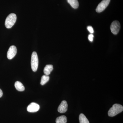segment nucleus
Here are the masks:
<instances>
[{
  "mask_svg": "<svg viewBox=\"0 0 123 123\" xmlns=\"http://www.w3.org/2000/svg\"><path fill=\"white\" fill-rule=\"evenodd\" d=\"M123 107L122 105L118 104H115L112 107L110 108L108 114L110 117H114L123 111Z\"/></svg>",
  "mask_w": 123,
  "mask_h": 123,
  "instance_id": "nucleus-1",
  "label": "nucleus"
},
{
  "mask_svg": "<svg viewBox=\"0 0 123 123\" xmlns=\"http://www.w3.org/2000/svg\"><path fill=\"white\" fill-rule=\"evenodd\" d=\"M17 20V16L15 14H10L6 18L5 22V26L7 29L11 28L15 24Z\"/></svg>",
  "mask_w": 123,
  "mask_h": 123,
  "instance_id": "nucleus-2",
  "label": "nucleus"
},
{
  "mask_svg": "<svg viewBox=\"0 0 123 123\" xmlns=\"http://www.w3.org/2000/svg\"><path fill=\"white\" fill-rule=\"evenodd\" d=\"M38 64L39 60L37 54L36 52H33L31 55V66L33 71L35 72L37 70Z\"/></svg>",
  "mask_w": 123,
  "mask_h": 123,
  "instance_id": "nucleus-3",
  "label": "nucleus"
},
{
  "mask_svg": "<svg viewBox=\"0 0 123 123\" xmlns=\"http://www.w3.org/2000/svg\"><path fill=\"white\" fill-rule=\"evenodd\" d=\"M111 0H103L98 4L96 8V12L101 13L107 7Z\"/></svg>",
  "mask_w": 123,
  "mask_h": 123,
  "instance_id": "nucleus-4",
  "label": "nucleus"
},
{
  "mask_svg": "<svg viewBox=\"0 0 123 123\" xmlns=\"http://www.w3.org/2000/svg\"><path fill=\"white\" fill-rule=\"evenodd\" d=\"M120 28V23L117 21L113 22L110 27L111 32L115 35L117 34L118 33Z\"/></svg>",
  "mask_w": 123,
  "mask_h": 123,
  "instance_id": "nucleus-5",
  "label": "nucleus"
},
{
  "mask_svg": "<svg viewBox=\"0 0 123 123\" xmlns=\"http://www.w3.org/2000/svg\"><path fill=\"white\" fill-rule=\"evenodd\" d=\"M17 53V49L16 47L14 46H10L7 52V57L9 59H12L15 56Z\"/></svg>",
  "mask_w": 123,
  "mask_h": 123,
  "instance_id": "nucleus-6",
  "label": "nucleus"
},
{
  "mask_svg": "<svg viewBox=\"0 0 123 123\" xmlns=\"http://www.w3.org/2000/svg\"><path fill=\"white\" fill-rule=\"evenodd\" d=\"M40 106L38 104L35 103H31L28 106L27 111L30 112H37L39 110Z\"/></svg>",
  "mask_w": 123,
  "mask_h": 123,
  "instance_id": "nucleus-7",
  "label": "nucleus"
},
{
  "mask_svg": "<svg viewBox=\"0 0 123 123\" xmlns=\"http://www.w3.org/2000/svg\"><path fill=\"white\" fill-rule=\"evenodd\" d=\"M68 103L66 101H62L58 107V112L61 113H65L68 110Z\"/></svg>",
  "mask_w": 123,
  "mask_h": 123,
  "instance_id": "nucleus-8",
  "label": "nucleus"
},
{
  "mask_svg": "<svg viewBox=\"0 0 123 123\" xmlns=\"http://www.w3.org/2000/svg\"><path fill=\"white\" fill-rule=\"evenodd\" d=\"M53 69V66L52 65H47L45 66L44 69V73L45 75H50L51 72Z\"/></svg>",
  "mask_w": 123,
  "mask_h": 123,
  "instance_id": "nucleus-9",
  "label": "nucleus"
},
{
  "mask_svg": "<svg viewBox=\"0 0 123 123\" xmlns=\"http://www.w3.org/2000/svg\"><path fill=\"white\" fill-rule=\"evenodd\" d=\"M15 86L16 89L18 91H24L25 90L24 86L20 82L16 81L15 83Z\"/></svg>",
  "mask_w": 123,
  "mask_h": 123,
  "instance_id": "nucleus-10",
  "label": "nucleus"
},
{
  "mask_svg": "<svg viewBox=\"0 0 123 123\" xmlns=\"http://www.w3.org/2000/svg\"><path fill=\"white\" fill-rule=\"evenodd\" d=\"M68 3L74 9H77L79 7V3L77 0H67Z\"/></svg>",
  "mask_w": 123,
  "mask_h": 123,
  "instance_id": "nucleus-11",
  "label": "nucleus"
},
{
  "mask_svg": "<svg viewBox=\"0 0 123 123\" xmlns=\"http://www.w3.org/2000/svg\"><path fill=\"white\" fill-rule=\"evenodd\" d=\"M67 121V118L64 115L59 117L56 120V123H66Z\"/></svg>",
  "mask_w": 123,
  "mask_h": 123,
  "instance_id": "nucleus-12",
  "label": "nucleus"
},
{
  "mask_svg": "<svg viewBox=\"0 0 123 123\" xmlns=\"http://www.w3.org/2000/svg\"><path fill=\"white\" fill-rule=\"evenodd\" d=\"M79 121L80 123H90L88 119L83 114L79 115Z\"/></svg>",
  "mask_w": 123,
  "mask_h": 123,
  "instance_id": "nucleus-13",
  "label": "nucleus"
},
{
  "mask_svg": "<svg viewBox=\"0 0 123 123\" xmlns=\"http://www.w3.org/2000/svg\"><path fill=\"white\" fill-rule=\"evenodd\" d=\"M50 79V77L48 75H44L42 76L41 78L40 84L42 85H45L49 81Z\"/></svg>",
  "mask_w": 123,
  "mask_h": 123,
  "instance_id": "nucleus-14",
  "label": "nucleus"
},
{
  "mask_svg": "<svg viewBox=\"0 0 123 123\" xmlns=\"http://www.w3.org/2000/svg\"><path fill=\"white\" fill-rule=\"evenodd\" d=\"M87 29H88V31H89L90 33H91V34H93L94 32L93 29V27L92 26H88L87 27Z\"/></svg>",
  "mask_w": 123,
  "mask_h": 123,
  "instance_id": "nucleus-15",
  "label": "nucleus"
},
{
  "mask_svg": "<svg viewBox=\"0 0 123 123\" xmlns=\"http://www.w3.org/2000/svg\"><path fill=\"white\" fill-rule=\"evenodd\" d=\"M94 35L92 34H90L88 36V39L90 42H92L93 40Z\"/></svg>",
  "mask_w": 123,
  "mask_h": 123,
  "instance_id": "nucleus-16",
  "label": "nucleus"
},
{
  "mask_svg": "<svg viewBox=\"0 0 123 123\" xmlns=\"http://www.w3.org/2000/svg\"><path fill=\"white\" fill-rule=\"evenodd\" d=\"M2 95H3V92L2 90L0 89V98L2 97Z\"/></svg>",
  "mask_w": 123,
  "mask_h": 123,
  "instance_id": "nucleus-17",
  "label": "nucleus"
}]
</instances>
